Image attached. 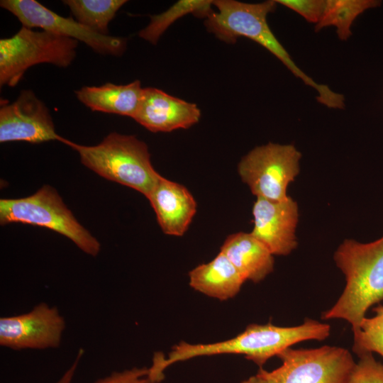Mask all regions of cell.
I'll use <instances>...</instances> for the list:
<instances>
[{"instance_id": "obj_1", "label": "cell", "mask_w": 383, "mask_h": 383, "mask_svg": "<svg viewBox=\"0 0 383 383\" xmlns=\"http://www.w3.org/2000/svg\"><path fill=\"white\" fill-rule=\"evenodd\" d=\"M331 333L330 325L306 318L303 323L290 327L252 323L231 339L207 343L192 344L181 341L174 345L166 358L159 360L164 372L171 365L201 356L222 354L243 355L260 368L271 357L278 356L293 345L310 340H323Z\"/></svg>"}, {"instance_id": "obj_2", "label": "cell", "mask_w": 383, "mask_h": 383, "mask_svg": "<svg viewBox=\"0 0 383 383\" xmlns=\"http://www.w3.org/2000/svg\"><path fill=\"white\" fill-rule=\"evenodd\" d=\"M333 258L345 276V287L321 318L343 319L350 324L354 335L367 310L383 301V235L370 243L345 239Z\"/></svg>"}, {"instance_id": "obj_3", "label": "cell", "mask_w": 383, "mask_h": 383, "mask_svg": "<svg viewBox=\"0 0 383 383\" xmlns=\"http://www.w3.org/2000/svg\"><path fill=\"white\" fill-rule=\"evenodd\" d=\"M277 4L275 0L255 4L215 0L213 6L217 11L213 10L205 18L204 25L209 33L226 43L233 44L240 37L256 42L278 58L305 84L313 88L318 96H324L328 91V87L317 83L298 67L271 30L267 16L275 10Z\"/></svg>"}, {"instance_id": "obj_4", "label": "cell", "mask_w": 383, "mask_h": 383, "mask_svg": "<svg viewBox=\"0 0 383 383\" xmlns=\"http://www.w3.org/2000/svg\"><path fill=\"white\" fill-rule=\"evenodd\" d=\"M63 143L77 151L82 163L97 174L146 198L160 177L152 165L147 145L135 135L111 133L96 145H79L65 138Z\"/></svg>"}, {"instance_id": "obj_5", "label": "cell", "mask_w": 383, "mask_h": 383, "mask_svg": "<svg viewBox=\"0 0 383 383\" xmlns=\"http://www.w3.org/2000/svg\"><path fill=\"white\" fill-rule=\"evenodd\" d=\"M11 223L50 229L93 257L101 250L99 240L78 222L55 189L48 184L26 197L0 199V224Z\"/></svg>"}, {"instance_id": "obj_6", "label": "cell", "mask_w": 383, "mask_h": 383, "mask_svg": "<svg viewBox=\"0 0 383 383\" xmlns=\"http://www.w3.org/2000/svg\"><path fill=\"white\" fill-rule=\"evenodd\" d=\"M78 41L46 30L22 26L13 36L0 40V85L13 87L30 67L49 63L60 67L71 65Z\"/></svg>"}, {"instance_id": "obj_7", "label": "cell", "mask_w": 383, "mask_h": 383, "mask_svg": "<svg viewBox=\"0 0 383 383\" xmlns=\"http://www.w3.org/2000/svg\"><path fill=\"white\" fill-rule=\"evenodd\" d=\"M277 357L282 361L279 367L257 372L267 383H347L356 363L347 349L330 345L289 348Z\"/></svg>"}, {"instance_id": "obj_8", "label": "cell", "mask_w": 383, "mask_h": 383, "mask_svg": "<svg viewBox=\"0 0 383 383\" xmlns=\"http://www.w3.org/2000/svg\"><path fill=\"white\" fill-rule=\"evenodd\" d=\"M301 157L294 145L268 143L243 156L238 172L257 198L281 201L289 196L287 188L299 173Z\"/></svg>"}, {"instance_id": "obj_9", "label": "cell", "mask_w": 383, "mask_h": 383, "mask_svg": "<svg viewBox=\"0 0 383 383\" xmlns=\"http://www.w3.org/2000/svg\"><path fill=\"white\" fill-rule=\"evenodd\" d=\"M0 6L13 14L23 26L40 28L82 41L99 54L118 56L126 50V38L96 33L71 17L60 16L37 1L1 0Z\"/></svg>"}, {"instance_id": "obj_10", "label": "cell", "mask_w": 383, "mask_h": 383, "mask_svg": "<svg viewBox=\"0 0 383 383\" xmlns=\"http://www.w3.org/2000/svg\"><path fill=\"white\" fill-rule=\"evenodd\" d=\"M65 328L57 307L40 303L29 312L0 318V345L13 350L55 348Z\"/></svg>"}, {"instance_id": "obj_11", "label": "cell", "mask_w": 383, "mask_h": 383, "mask_svg": "<svg viewBox=\"0 0 383 383\" xmlns=\"http://www.w3.org/2000/svg\"><path fill=\"white\" fill-rule=\"evenodd\" d=\"M55 129L49 109L30 89L21 91L11 104H1L0 142L26 141L40 143L63 142Z\"/></svg>"}, {"instance_id": "obj_12", "label": "cell", "mask_w": 383, "mask_h": 383, "mask_svg": "<svg viewBox=\"0 0 383 383\" xmlns=\"http://www.w3.org/2000/svg\"><path fill=\"white\" fill-rule=\"evenodd\" d=\"M250 232L273 255H287L297 246V203L289 196L284 200L257 198L252 206Z\"/></svg>"}, {"instance_id": "obj_13", "label": "cell", "mask_w": 383, "mask_h": 383, "mask_svg": "<svg viewBox=\"0 0 383 383\" xmlns=\"http://www.w3.org/2000/svg\"><path fill=\"white\" fill-rule=\"evenodd\" d=\"M201 111L196 104L171 96L157 88H143L133 119L151 132L187 129L199 121Z\"/></svg>"}, {"instance_id": "obj_14", "label": "cell", "mask_w": 383, "mask_h": 383, "mask_svg": "<svg viewBox=\"0 0 383 383\" xmlns=\"http://www.w3.org/2000/svg\"><path fill=\"white\" fill-rule=\"evenodd\" d=\"M147 199L163 233L173 236L185 233L196 214L197 205L184 186L160 175Z\"/></svg>"}, {"instance_id": "obj_15", "label": "cell", "mask_w": 383, "mask_h": 383, "mask_svg": "<svg viewBox=\"0 0 383 383\" xmlns=\"http://www.w3.org/2000/svg\"><path fill=\"white\" fill-rule=\"evenodd\" d=\"M220 251L245 281L258 283L273 271V255L251 233L238 232L230 235Z\"/></svg>"}, {"instance_id": "obj_16", "label": "cell", "mask_w": 383, "mask_h": 383, "mask_svg": "<svg viewBox=\"0 0 383 383\" xmlns=\"http://www.w3.org/2000/svg\"><path fill=\"white\" fill-rule=\"evenodd\" d=\"M189 285L211 298L226 301L240 292L245 279L221 251L209 262L201 264L189 273Z\"/></svg>"}, {"instance_id": "obj_17", "label": "cell", "mask_w": 383, "mask_h": 383, "mask_svg": "<svg viewBox=\"0 0 383 383\" xmlns=\"http://www.w3.org/2000/svg\"><path fill=\"white\" fill-rule=\"evenodd\" d=\"M143 91L140 82L135 80L125 85L108 82L99 87H83L75 93L78 100L93 111L133 118Z\"/></svg>"}, {"instance_id": "obj_18", "label": "cell", "mask_w": 383, "mask_h": 383, "mask_svg": "<svg viewBox=\"0 0 383 383\" xmlns=\"http://www.w3.org/2000/svg\"><path fill=\"white\" fill-rule=\"evenodd\" d=\"M381 5L378 0H326V6L315 31L335 26L338 37L347 40L351 35V26L356 18L367 9Z\"/></svg>"}, {"instance_id": "obj_19", "label": "cell", "mask_w": 383, "mask_h": 383, "mask_svg": "<svg viewBox=\"0 0 383 383\" xmlns=\"http://www.w3.org/2000/svg\"><path fill=\"white\" fill-rule=\"evenodd\" d=\"M212 6L213 1L210 0L178 1L162 13L150 16L149 24L139 32L138 35L152 44H156L161 35L177 19L187 14L206 18L213 11Z\"/></svg>"}, {"instance_id": "obj_20", "label": "cell", "mask_w": 383, "mask_h": 383, "mask_svg": "<svg viewBox=\"0 0 383 383\" xmlns=\"http://www.w3.org/2000/svg\"><path fill=\"white\" fill-rule=\"evenodd\" d=\"M76 21L92 31L108 35V26L126 0H65Z\"/></svg>"}, {"instance_id": "obj_21", "label": "cell", "mask_w": 383, "mask_h": 383, "mask_svg": "<svg viewBox=\"0 0 383 383\" xmlns=\"http://www.w3.org/2000/svg\"><path fill=\"white\" fill-rule=\"evenodd\" d=\"M373 311L375 315L365 316L354 334L353 350L358 356L376 353L383 357V305L377 306Z\"/></svg>"}, {"instance_id": "obj_22", "label": "cell", "mask_w": 383, "mask_h": 383, "mask_svg": "<svg viewBox=\"0 0 383 383\" xmlns=\"http://www.w3.org/2000/svg\"><path fill=\"white\" fill-rule=\"evenodd\" d=\"M347 383H383V363L377 361L372 353L362 354Z\"/></svg>"}, {"instance_id": "obj_23", "label": "cell", "mask_w": 383, "mask_h": 383, "mask_svg": "<svg viewBox=\"0 0 383 383\" xmlns=\"http://www.w3.org/2000/svg\"><path fill=\"white\" fill-rule=\"evenodd\" d=\"M277 4L295 11L308 22L316 25L321 19L326 6V0H275Z\"/></svg>"}, {"instance_id": "obj_24", "label": "cell", "mask_w": 383, "mask_h": 383, "mask_svg": "<svg viewBox=\"0 0 383 383\" xmlns=\"http://www.w3.org/2000/svg\"><path fill=\"white\" fill-rule=\"evenodd\" d=\"M93 383H157L150 375V368L133 367L121 372H113L109 377Z\"/></svg>"}, {"instance_id": "obj_25", "label": "cell", "mask_w": 383, "mask_h": 383, "mask_svg": "<svg viewBox=\"0 0 383 383\" xmlns=\"http://www.w3.org/2000/svg\"><path fill=\"white\" fill-rule=\"evenodd\" d=\"M84 354V350L80 349L77 353L75 360L72 365L67 370L63 375L55 383H72L75 372L80 359Z\"/></svg>"}, {"instance_id": "obj_26", "label": "cell", "mask_w": 383, "mask_h": 383, "mask_svg": "<svg viewBox=\"0 0 383 383\" xmlns=\"http://www.w3.org/2000/svg\"><path fill=\"white\" fill-rule=\"evenodd\" d=\"M241 383H267V382L259 373H257L255 375L251 376Z\"/></svg>"}]
</instances>
